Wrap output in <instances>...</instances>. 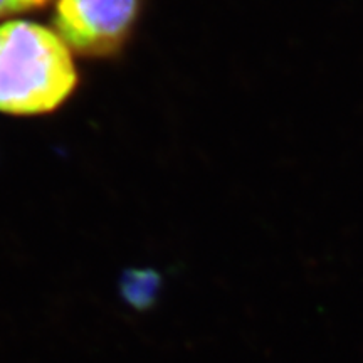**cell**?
<instances>
[{"label": "cell", "instance_id": "277c9868", "mask_svg": "<svg viewBox=\"0 0 363 363\" xmlns=\"http://www.w3.org/2000/svg\"><path fill=\"white\" fill-rule=\"evenodd\" d=\"M51 0H0V22L12 21L21 13L44 9Z\"/></svg>", "mask_w": 363, "mask_h": 363}, {"label": "cell", "instance_id": "6da1fadb", "mask_svg": "<svg viewBox=\"0 0 363 363\" xmlns=\"http://www.w3.org/2000/svg\"><path fill=\"white\" fill-rule=\"evenodd\" d=\"M78 86L74 52L56 29L27 19L0 24V113L49 115Z\"/></svg>", "mask_w": 363, "mask_h": 363}, {"label": "cell", "instance_id": "7a4b0ae2", "mask_svg": "<svg viewBox=\"0 0 363 363\" xmlns=\"http://www.w3.org/2000/svg\"><path fill=\"white\" fill-rule=\"evenodd\" d=\"M145 0H54L52 24L71 51L86 59L115 57L130 43Z\"/></svg>", "mask_w": 363, "mask_h": 363}, {"label": "cell", "instance_id": "3957f363", "mask_svg": "<svg viewBox=\"0 0 363 363\" xmlns=\"http://www.w3.org/2000/svg\"><path fill=\"white\" fill-rule=\"evenodd\" d=\"M163 293V276L152 267H128L118 279V294L130 310L148 313L158 306Z\"/></svg>", "mask_w": 363, "mask_h": 363}]
</instances>
